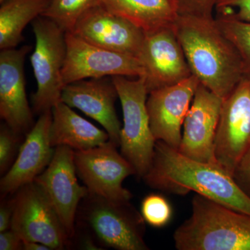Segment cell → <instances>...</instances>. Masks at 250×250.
<instances>
[{
	"label": "cell",
	"instance_id": "6da1fadb",
	"mask_svg": "<svg viewBox=\"0 0 250 250\" xmlns=\"http://www.w3.org/2000/svg\"><path fill=\"white\" fill-rule=\"evenodd\" d=\"M172 28L192 75L215 95L226 98L244 70L241 56L215 16L180 13Z\"/></svg>",
	"mask_w": 250,
	"mask_h": 250
},
{
	"label": "cell",
	"instance_id": "7a4b0ae2",
	"mask_svg": "<svg viewBox=\"0 0 250 250\" xmlns=\"http://www.w3.org/2000/svg\"><path fill=\"white\" fill-rule=\"evenodd\" d=\"M143 179L155 190L178 195L194 192L250 215V199L231 174L187 157L163 141H156L152 165Z\"/></svg>",
	"mask_w": 250,
	"mask_h": 250
},
{
	"label": "cell",
	"instance_id": "3957f363",
	"mask_svg": "<svg viewBox=\"0 0 250 250\" xmlns=\"http://www.w3.org/2000/svg\"><path fill=\"white\" fill-rule=\"evenodd\" d=\"M173 234L178 250H250V215L195 194Z\"/></svg>",
	"mask_w": 250,
	"mask_h": 250
},
{
	"label": "cell",
	"instance_id": "277c9868",
	"mask_svg": "<svg viewBox=\"0 0 250 250\" xmlns=\"http://www.w3.org/2000/svg\"><path fill=\"white\" fill-rule=\"evenodd\" d=\"M146 223L130 200L89 192L81 202L76 216V228L90 233L100 248L118 250H149L145 241Z\"/></svg>",
	"mask_w": 250,
	"mask_h": 250
},
{
	"label": "cell",
	"instance_id": "5b68a950",
	"mask_svg": "<svg viewBox=\"0 0 250 250\" xmlns=\"http://www.w3.org/2000/svg\"><path fill=\"white\" fill-rule=\"evenodd\" d=\"M123 108V125L120 136L121 153L143 178L152 165L156 139L148 116V90L144 77L129 80L125 76L111 77Z\"/></svg>",
	"mask_w": 250,
	"mask_h": 250
},
{
	"label": "cell",
	"instance_id": "8992f818",
	"mask_svg": "<svg viewBox=\"0 0 250 250\" xmlns=\"http://www.w3.org/2000/svg\"><path fill=\"white\" fill-rule=\"evenodd\" d=\"M32 27L36 44L30 61L37 84L32 96L33 110L41 115L62 101L66 41L65 31L45 16L36 18Z\"/></svg>",
	"mask_w": 250,
	"mask_h": 250
},
{
	"label": "cell",
	"instance_id": "52a82bcc",
	"mask_svg": "<svg viewBox=\"0 0 250 250\" xmlns=\"http://www.w3.org/2000/svg\"><path fill=\"white\" fill-rule=\"evenodd\" d=\"M11 229L24 241L39 242L52 250L70 247V238L45 194L35 182L26 184L12 195Z\"/></svg>",
	"mask_w": 250,
	"mask_h": 250
},
{
	"label": "cell",
	"instance_id": "ba28073f",
	"mask_svg": "<svg viewBox=\"0 0 250 250\" xmlns=\"http://www.w3.org/2000/svg\"><path fill=\"white\" fill-rule=\"evenodd\" d=\"M66 57L62 69L64 85L77 81L106 77H145L137 57L113 52L86 42L70 31L65 32Z\"/></svg>",
	"mask_w": 250,
	"mask_h": 250
},
{
	"label": "cell",
	"instance_id": "9c48e42d",
	"mask_svg": "<svg viewBox=\"0 0 250 250\" xmlns=\"http://www.w3.org/2000/svg\"><path fill=\"white\" fill-rule=\"evenodd\" d=\"M250 149V75L245 74L236 86L223 99L215 141L218 165L232 176Z\"/></svg>",
	"mask_w": 250,
	"mask_h": 250
},
{
	"label": "cell",
	"instance_id": "30bf717a",
	"mask_svg": "<svg viewBox=\"0 0 250 250\" xmlns=\"http://www.w3.org/2000/svg\"><path fill=\"white\" fill-rule=\"evenodd\" d=\"M111 141L91 149L75 150L77 175L89 193L117 200H131L130 190L123 187L125 179L136 170Z\"/></svg>",
	"mask_w": 250,
	"mask_h": 250
},
{
	"label": "cell",
	"instance_id": "8fae6325",
	"mask_svg": "<svg viewBox=\"0 0 250 250\" xmlns=\"http://www.w3.org/2000/svg\"><path fill=\"white\" fill-rule=\"evenodd\" d=\"M74 155L72 148L57 146L50 164L34 181L45 194L70 239L75 232L79 206L88 194L87 188L79 183Z\"/></svg>",
	"mask_w": 250,
	"mask_h": 250
},
{
	"label": "cell",
	"instance_id": "7c38bea8",
	"mask_svg": "<svg viewBox=\"0 0 250 250\" xmlns=\"http://www.w3.org/2000/svg\"><path fill=\"white\" fill-rule=\"evenodd\" d=\"M200 83L192 75L178 83L148 93L146 106L156 141H163L178 150L184 121Z\"/></svg>",
	"mask_w": 250,
	"mask_h": 250
},
{
	"label": "cell",
	"instance_id": "4fadbf2b",
	"mask_svg": "<svg viewBox=\"0 0 250 250\" xmlns=\"http://www.w3.org/2000/svg\"><path fill=\"white\" fill-rule=\"evenodd\" d=\"M222 103L223 99L200 83L184 121L179 152L193 160L220 166L215 141Z\"/></svg>",
	"mask_w": 250,
	"mask_h": 250
},
{
	"label": "cell",
	"instance_id": "5bb4252c",
	"mask_svg": "<svg viewBox=\"0 0 250 250\" xmlns=\"http://www.w3.org/2000/svg\"><path fill=\"white\" fill-rule=\"evenodd\" d=\"M148 93L178 83L192 75L172 27L146 33L139 56Z\"/></svg>",
	"mask_w": 250,
	"mask_h": 250
},
{
	"label": "cell",
	"instance_id": "9a60e30c",
	"mask_svg": "<svg viewBox=\"0 0 250 250\" xmlns=\"http://www.w3.org/2000/svg\"><path fill=\"white\" fill-rule=\"evenodd\" d=\"M70 32L94 45L139 59L146 33L99 4L82 15Z\"/></svg>",
	"mask_w": 250,
	"mask_h": 250
},
{
	"label": "cell",
	"instance_id": "2e32d148",
	"mask_svg": "<svg viewBox=\"0 0 250 250\" xmlns=\"http://www.w3.org/2000/svg\"><path fill=\"white\" fill-rule=\"evenodd\" d=\"M30 46L0 52V117L16 132L27 135L34 117L26 93L24 60Z\"/></svg>",
	"mask_w": 250,
	"mask_h": 250
},
{
	"label": "cell",
	"instance_id": "e0dca14e",
	"mask_svg": "<svg viewBox=\"0 0 250 250\" xmlns=\"http://www.w3.org/2000/svg\"><path fill=\"white\" fill-rule=\"evenodd\" d=\"M118 98L111 77H106L86 79L65 85L61 100L100 123L107 132L109 141L119 147L122 125L115 106Z\"/></svg>",
	"mask_w": 250,
	"mask_h": 250
},
{
	"label": "cell",
	"instance_id": "ac0fdd59",
	"mask_svg": "<svg viewBox=\"0 0 250 250\" xmlns=\"http://www.w3.org/2000/svg\"><path fill=\"white\" fill-rule=\"evenodd\" d=\"M52 110L42 113L26 135L16 161L0 182L1 197L15 193L20 188L32 183L50 164L55 148L49 139Z\"/></svg>",
	"mask_w": 250,
	"mask_h": 250
},
{
	"label": "cell",
	"instance_id": "d6986e66",
	"mask_svg": "<svg viewBox=\"0 0 250 250\" xmlns=\"http://www.w3.org/2000/svg\"><path fill=\"white\" fill-rule=\"evenodd\" d=\"M49 139L54 148L64 146L74 150H85L107 142L109 136L61 101L52 108Z\"/></svg>",
	"mask_w": 250,
	"mask_h": 250
},
{
	"label": "cell",
	"instance_id": "ffe728a7",
	"mask_svg": "<svg viewBox=\"0 0 250 250\" xmlns=\"http://www.w3.org/2000/svg\"><path fill=\"white\" fill-rule=\"evenodd\" d=\"M110 12L127 20L145 33L173 26L179 15L178 0H100Z\"/></svg>",
	"mask_w": 250,
	"mask_h": 250
},
{
	"label": "cell",
	"instance_id": "44dd1931",
	"mask_svg": "<svg viewBox=\"0 0 250 250\" xmlns=\"http://www.w3.org/2000/svg\"><path fill=\"white\" fill-rule=\"evenodd\" d=\"M51 0H4L0 6V49L16 48L29 23L42 16Z\"/></svg>",
	"mask_w": 250,
	"mask_h": 250
},
{
	"label": "cell",
	"instance_id": "7402d4cb",
	"mask_svg": "<svg viewBox=\"0 0 250 250\" xmlns=\"http://www.w3.org/2000/svg\"><path fill=\"white\" fill-rule=\"evenodd\" d=\"M100 0H51L42 16L53 21L64 31H71L79 18Z\"/></svg>",
	"mask_w": 250,
	"mask_h": 250
},
{
	"label": "cell",
	"instance_id": "603a6c76",
	"mask_svg": "<svg viewBox=\"0 0 250 250\" xmlns=\"http://www.w3.org/2000/svg\"><path fill=\"white\" fill-rule=\"evenodd\" d=\"M215 18L241 56L244 75H250V22L230 17Z\"/></svg>",
	"mask_w": 250,
	"mask_h": 250
},
{
	"label": "cell",
	"instance_id": "cb8c5ba5",
	"mask_svg": "<svg viewBox=\"0 0 250 250\" xmlns=\"http://www.w3.org/2000/svg\"><path fill=\"white\" fill-rule=\"evenodd\" d=\"M141 213L145 221L154 228L165 227L172 216V208L170 202L161 194L147 195L141 203Z\"/></svg>",
	"mask_w": 250,
	"mask_h": 250
},
{
	"label": "cell",
	"instance_id": "d4e9b609",
	"mask_svg": "<svg viewBox=\"0 0 250 250\" xmlns=\"http://www.w3.org/2000/svg\"><path fill=\"white\" fill-rule=\"evenodd\" d=\"M23 135L18 134L6 123L0 129V173L4 175L11 168L22 146Z\"/></svg>",
	"mask_w": 250,
	"mask_h": 250
},
{
	"label": "cell",
	"instance_id": "484cf974",
	"mask_svg": "<svg viewBox=\"0 0 250 250\" xmlns=\"http://www.w3.org/2000/svg\"><path fill=\"white\" fill-rule=\"evenodd\" d=\"M214 11L215 16L250 22V0H218Z\"/></svg>",
	"mask_w": 250,
	"mask_h": 250
},
{
	"label": "cell",
	"instance_id": "4316f807",
	"mask_svg": "<svg viewBox=\"0 0 250 250\" xmlns=\"http://www.w3.org/2000/svg\"><path fill=\"white\" fill-rule=\"evenodd\" d=\"M232 177L242 191L250 199V149L238 161Z\"/></svg>",
	"mask_w": 250,
	"mask_h": 250
},
{
	"label": "cell",
	"instance_id": "83f0119b",
	"mask_svg": "<svg viewBox=\"0 0 250 250\" xmlns=\"http://www.w3.org/2000/svg\"><path fill=\"white\" fill-rule=\"evenodd\" d=\"M179 14L213 16L218 0H178Z\"/></svg>",
	"mask_w": 250,
	"mask_h": 250
},
{
	"label": "cell",
	"instance_id": "f1b7e54d",
	"mask_svg": "<svg viewBox=\"0 0 250 250\" xmlns=\"http://www.w3.org/2000/svg\"><path fill=\"white\" fill-rule=\"evenodd\" d=\"M2 197L0 205V233L11 229L14 214V198L12 195L8 198Z\"/></svg>",
	"mask_w": 250,
	"mask_h": 250
},
{
	"label": "cell",
	"instance_id": "f546056e",
	"mask_svg": "<svg viewBox=\"0 0 250 250\" xmlns=\"http://www.w3.org/2000/svg\"><path fill=\"white\" fill-rule=\"evenodd\" d=\"M0 250H22L23 239L11 229L0 233Z\"/></svg>",
	"mask_w": 250,
	"mask_h": 250
},
{
	"label": "cell",
	"instance_id": "4dcf8cb0",
	"mask_svg": "<svg viewBox=\"0 0 250 250\" xmlns=\"http://www.w3.org/2000/svg\"><path fill=\"white\" fill-rule=\"evenodd\" d=\"M23 250H52L48 246L39 242L24 241L23 240Z\"/></svg>",
	"mask_w": 250,
	"mask_h": 250
},
{
	"label": "cell",
	"instance_id": "1f68e13d",
	"mask_svg": "<svg viewBox=\"0 0 250 250\" xmlns=\"http://www.w3.org/2000/svg\"><path fill=\"white\" fill-rule=\"evenodd\" d=\"M3 1H4V0H0V3L2 2Z\"/></svg>",
	"mask_w": 250,
	"mask_h": 250
}]
</instances>
